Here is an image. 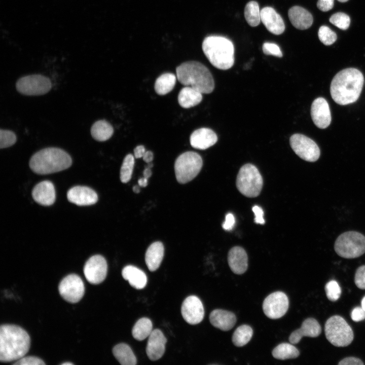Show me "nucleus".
I'll return each mask as SVG.
<instances>
[{
	"instance_id": "38",
	"label": "nucleus",
	"mask_w": 365,
	"mask_h": 365,
	"mask_svg": "<svg viewBox=\"0 0 365 365\" xmlns=\"http://www.w3.org/2000/svg\"><path fill=\"white\" fill-rule=\"evenodd\" d=\"M329 21L333 25L342 30L347 29L350 23L349 16L342 12L334 14L330 18Z\"/></svg>"
},
{
	"instance_id": "25",
	"label": "nucleus",
	"mask_w": 365,
	"mask_h": 365,
	"mask_svg": "<svg viewBox=\"0 0 365 365\" xmlns=\"http://www.w3.org/2000/svg\"><path fill=\"white\" fill-rule=\"evenodd\" d=\"M288 15L292 25L298 29H308L313 23V17L311 14L300 6H295L290 8Z\"/></svg>"
},
{
	"instance_id": "55",
	"label": "nucleus",
	"mask_w": 365,
	"mask_h": 365,
	"mask_svg": "<svg viewBox=\"0 0 365 365\" xmlns=\"http://www.w3.org/2000/svg\"><path fill=\"white\" fill-rule=\"evenodd\" d=\"M73 364L72 363H71L69 362H64V363H62L61 364H62V365H67V364L70 365V364Z\"/></svg>"
},
{
	"instance_id": "47",
	"label": "nucleus",
	"mask_w": 365,
	"mask_h": 365,
	"mask_svg": "<svg viewBox=\"0 0 365 365\" xmlns=\"http://www.w3.org/2000/svg\"><path fill=\"white\" fill-rule=\"evenodd\" d=\"M339 365H363L364 363L362 361L356 357H348L341 360L339 363Z\"/></svg>"
},
{
	"instance_id": "29",
	"label": "nucleus",
	"mask_w": 365,
	"mask_h": 365,
	"mask_svg": "<svg viewBox=\"0 0 365 365\" xmlns=\"http://www.w3.org/2000/svg\"><path fill=\"white\" fill-rule=\"evenodd\" d=\"M113 353L118 361L122 365H135L136 358L131 348L125 343H120L113 349Z\"/></svg>"
},
{
	"instance_id": "20",
	"label": "nucleus",
	"mask_w": 365,
	"mask_h": 365,
	"mask_svg": "<svg viewBox=\"0 0 365 365\" xmlns=\"http://www.w3.org/2000/svg\"><path fill=\"white\" fill-rule=\"evenodd\" d=\"M321 333V326L315 319L308 318L302 323L301 327L293 332L290 335L288 340L290 343H298L303 337L315 338Z\"/></svg>"
},
{
	"instance_id": "21",
	"label": "nucleus",
	"mask_w": 365,
	"mask_h": 365,
	"mask_svg": "<svg viewBox=\"0 0 365 365\" xmlns=\"http://www.w3.org/2000/svg\"><path fill=\"white\" fill-rule=\"evenodd\" d=\"M217 140L215 133L208 128L194 131L190 136V144L194 148L205 150L214 145Z\"/></svg>"
},
{
	"instance_id": "39",
	"label": "nucleus",
	"mask_w": 365,
	"mask_h": 365,
	"mask_svg": "<svg viewBox=\"0 0 365 365\" xmlns=\"http://www.w3.org/2000/svg\"><path fill=\"white\" fill-rule=\"evenodd\" d=\"M324 289L327 299L331 301L338 300L341 294V289L338 283L335 280H331L325 285Z\"/></svg>"
},
{
	"instance_id": "1",
	"label": "nucleus",
	"mask_w": 365,
	"mask_h": 365,
	"mask_svg": "<svg viewBox=\"0 0 365 365\" xmlns=\"http://www.w3.org/2000/svg\"><path fill=\"white\" fill-rule=\"evenodd\" d=\"M364 77L358 69L347 68L338 72L333 79L330 92L333 99L340 105L355 102L359 98Z\"/></svg>"
},
{
	"instance_id": "22",
	"label": "nucleus",
	"mask_w": 365,
	"mask_h": 365,
	"mask_svg": "<svg viewBox=\"0 0 365 365\" xmlns=\"http://www.w3.org/2000/svg\"><path fill=\"white\" fill-rule=\"evenodd\" d=\"M32 196L37 203L42 205L53 204L56 198L53 184L48 180L39 182L33 189Z\"/></svg>"
},
{
	"instance_id": "19",
	"label": "nucleus",
	"mask_w": 365,
	"mask_h": 365,
	"mask_svg": "<svg viewBox=\"0 0 365 365\" xmlns=\"http://www.w3.org/2000/svg\"><path fill=\"white\" fill-rule=\"evenodd\" d=\"M261 19L267 29L273 34L279 35L285 30L282 17L272 7H266L261 10Z\"/></svg>"
},
{
	"instance_id": "34",
	"label": "nucleus",
	"mask_w": 365,
	"mask_h": 365,
	"mask_svg": "<svg viewBox=\"0 0 365 365\" xmlns=\"http://www.w3.org/2000/svg\"><path fill=\"white\" fill-rule=\"evenodd\" d=\"M252 335L253 330L250 326L241 325L234 332L232 338V342L236 346L242 347L249 342Z\"/></svg>"
},
{
	"instance_id": "46",
	"label": "nucleus",
	"mask_w": 365,
	"mask_h": 365,
	"mask_svg": "<svg viewBox=\"0 0 365 365\" xmlns=\"http://www.w3.org/2000/svg\"><path fill=\"white\" fill-rule=\"evenodd\" d=\"M252 211L254 214V222L257 224L263 225L265 224V221L263 218L264 212L262 208L257 205L252 207Z\"/></svg>"
},
{
	"instance_id": "4",
	"label": "nucleus",
	"mask_w": 365,
	"mask_h": 365,
	"mask_svg": "<svg viewBox=\"0 0 365 365\" xmlns=\"http://www.w3.org/2000/svg\"><path fill=\"white\" fill-rule=\"evenodd\" d=\"M202 50L215 67L227 70L234 63V46L229 39L220 35H209L202 43Z\"/></svg>"
},
{
	"instance_id": "52",
	"label": "nucleus",
	"mask_w": 365,
	"mask_h": 365,
	"mask_svg": "<svg viewBox=\"0 0 365 365\" xmlns=\"http://www.w3.org/2000/svg\"><path fill=\"white\" fill-rule=\"evenodd\" d=\"M152 171L151 170V168L147 166L143 172V177L149 178L151 175H152Z\"/></svg>"
},
{
	"instance_id": "32",
	"label": "nucleus",
	"mask_w": 365,
	"mask_h": 365,
	"mask_svg": "<svg viewBox=\"0 0 365 365\" xmlns=\"http://www.w3.org/2000/svg\"><path fill=\"white\" fill-rule=\"evenodd\" d=\"M272 354L275 358L285 360L298 357L300 352L293 344L283 343L275 347Z\"/></svg>"
},
{
	"instance_id": "27",
	"label": "nucleus",
	"mask_w": 365,
	"mask_h": 365,
	"mask_svg": "<svg viewBox=\"0 0 365 365\" xmlns=\"http://www.w3.org/2000/svg\"><path fill=\"white\" fill-rule=\"evenodd\" d=\"M164 252V246L161 242H154L148 247L145 254V261L150 271L153 272L158 269L162 261Z\"/></svg>"
},
{
	"instance_id": "2",
	"label": "nucleus",
	"mask_w": 365,
	"mask_h": 365,
	"mask_svg": "<svg viewBox=\"0 0 365 365\" xmlns=\"http://www.w3.org/2000/svg\"><path fill=\"white\" fill-rule=\"evenodd\" d=\"M30 339L22 327L14 324H2L0 327V361H17L28 351Z\"/></svg>"
},
{
	"instance_id": "56",
	"label": "nucleus",
	"mask_w": 365,
	"mask_h": 365,
	"mask_svg": "<svg viewBox=\"0 0 365 365\" xmlns=\"http://www.w3.org/2000/svg\"><path fill=\"white\" fill-rule=\"evenodd\" d=\"M338 1L339 2H341V3H344V2H346L348 1V0H338Z\"/></svg>"
},
{
	"instance_id": "7",
	"label": "nucleus",
	"mask_w": 365,
	"mask_h": 365,
	"mask_svg": "<svg viewBox=\"0 0 365 365\" xmlns=\"http://www.w3.org/2000/svg\"><path fill=\"white\" fill-rule=\"evenodd\" d=\"M263 180L257 168L251 164H246L240 169L236 179L238 191L247 197L258 196L262 189Z\"/></svg>"
},
{
	"instance_id": "36",
	"label": "nucleus",
	"mask_w": 365,
	"mask_h": 365,
	"mask_svg": "<svg viewBox=\"0 0 365 365\" xmlns=\"http://www.w3.org/2000/svg\"><path fill=\"white\" fill-rule=\"evenodd\" d=\"M134 165L133 156L128 154L124 158L120 169V179L123 183L128 182L132 176Z\"/></svg>"
},
{
	"instance_id": "14",
	"label": "nucleus",
	"mask_w": 365,
	"mask_h": 365,
	"mask_svg": "<svg viewBox=\"0 0 365 365\" xmlns=\"http://www.w3.org/2000/svg\"><path fill=\"white\" fill-rule=\"evenodd\" d=\"M107 265L102 256L95 255L90 258L84 267V274L87 281L91 284L101 283L106 278Z\"/></svg>"
},
{
	"instance_id": "51",
	"label": "nucleus",
	"mask_w": 365,
	"mask_h": 365,
	"mask_svg": "<svg viewBox=\"0 0 365 365\" xmlns=\"http://www.w3.org/2000/svg\"><path fill=\"white\" fill-rule=\"evenodd\" d=\"M148 178L144 177L140 178L138 181V185L142 187H146L148 185Z\"/></svg>"
},
{
	"instance_id": "35",
	"label": "nucleus",
	"mask_w": 365,
	"mask_h": 365,
	"mask_svg": "<svg viewBox=\"0 0 365 365\" xmlns=\"http://www.w3.org/2000/svg\"><path fill=\"white\" fill-rule=\"evenodd\" d=\"M244 17L248 24L252 26H258L261 21V11L258 3L255 1H250L245 6Z\"/></svg>"
},
{
	"instance_id": "45",
	"label": "nucleus",
	"mask_w": 365,
	"mask_h": 365,
	"mask_svg": "<svg viewBox=\"0 0 365 365\" xmlns=\"http://www.w3.org/2000/svg\"><path fill=\"white\" fill-rule=\"evenodd\" d=\"M334 0H318L317 3V8L322 12H327L334 7Z\"/></svg>"
},
{
	"instance_id": "41",
	"label": "nucleus",
	"mask_w": 365,
	"mask_h": 365,
	"mask_svg": "<svg viewBox=\"0 0 365 365\" xmlns=\"http://www.w3.org/2000/svg\"><path fill=\"white\" fill-rule=\"evenodd\" d=\"M262 49L264 53L267 55H273L278 57H282V53L279 47L276 44L265 42L263 44Z\"/></svg>"
},
{
	"instance_id": "10",
	"label": "nucleus",
	"mask_w": 365,
	"mask_h": 365,
	"mask_svg": "<svg viewBox=\"0 0 365 365\" xmlns=\"http://www.w3.org/2000/svg\"><path fill=\"white\" fill-rule=\"evenodd\" d=\"M17 91L25 95H40L48 92L51 87L50 80L41 75L23 77L17 82Z\"/></svg>"
},
{
	"instance_id": "42",
	"label": "nucleus",
	"mask_w": 365,
	"mask_h": 365,
	"mask_svg": "<svg viewBox=\"0 0 365 365\" xmlns=\"http://www.w3.org/2000/svg\"><path fill=\"white\" fill-rule=\"evenodd\" d=\"M354 282L356 286L361 289H365V265H362L356 270Z\"/></svg>"
},
{
	"instance_id": "17",
	"label": "nucleus",
	"mask_w": 365,
	"mask_h": 365,
	"mask_svg": "<svg viewBox=\"0 0 365 365\" xmlns=\"http://www.w3.org/2000/svg\"><path fill=\"white\" fill-rule=\"evenodd\" d=\"M167 339L159 329L153 330L149 336L146 353L150 359L153 361L160 359L164 354Z\"/></svg>"
},
{
	"instance_id": "13",
	"label": "nucleus",
	"mask_w": 365,
	"mask_h": 365,
	"mask_svg": "<svg viewBox=\"0 0 365 365\" xmlns=\"http://www.w3.org/2000/svg\"><path fill=\"white\" fill-rule=\"evenodd\" d=\"M289 306L288 299L282 291H275L268 295L264 300L263 310L269 318L278 319L287 312Z\"/></svg>"
},
{
	"instance_id": "26",
	"label": "nucleus",
	"mask_w": 365,
	"mask_h": 365,
	"mask_svg": "<svg viewBox=\"0 0 365 365\" xmlns=\"http://www.w3.org/2000/svg\"><path fill=\"white\" fill-rule=\"evenodd\" d=\"M122 275L123 278L136 289H142L147 285L146 274L143 271L134 266H125L122 270Z\"/></svg>"
},
{
	"instance_id": "37",
	"label": "nucleus",
	"mask_w": 365,
	"mask_h": 365,
	"mask_svg": "<svg viewBox=\"0 0 365 365\" xmlns=\"http://www.w3.org/2000/svg\"><path fill=\"white\" fill-rule=\"evenodd\" d=\"M318 35L320 42L326 46L332 45L337 39L336 33L325 25L320 27Z\"/></svg>"
},
{
	"instance_id": "12",
	"label": "nucleus",
	"mask_w": 365,
	"mask_h": 365,
	"mask_svg": "<svg viewBox=\"0 0 365 365\" xmlns=\"http://www.w3.org/2000/svg\"><path fill=\"white\" fill-rule=\"evenodd\" d=\"M61 296L66 301L75 303L83 297L85 293L84 282L80 277L71 274L63 278L58 286Z\"/></svg>"
},
{
	"instance_id": "18",
	"label": "nucleus",
	"mask_w": 365,
	"mask_h": 365,
	"mask_svg": "<svg viewBox=\"0 0 365 365\" xmlns=\"http://www.w3.org/2000/svg\"><path fill=\"white\" fill-rule=\"evenodd\" d=\"M68 200L79 206L90 205L98 200L96 193L92 189L84 186H76L70 189L67 193Z\"/></svg>"
},
{
	"instance_id": "40",
	"label": "nucleus",
	"mask_w": 365,
	"mask_h": 365,
	"mask_svg": "<svg viewBox=\"0 0 365 365\" xmlns=\"http://www.w3.org/2000/svg\"><path fill=\"white\" fill-rule=\"evenodd\" d=\"M15 134L12 131L0 130V148L4 149L13 145L16 141Z\"/></svg>"
},
{
	"instance_id": "6",
	"label": "nucleus",
	"mask_w": 365,
	"mask_h": 365,
	"mask_svg": "<svg viewBox=\"0 0 365 365\" xmlns=\"http://www.w3.org/2000/svg\"><path fill=\"white\" fill-rule=\"evenodd\" d=\"M324 332L327 340L336 347H346L354 338L353 331L341 316L334 315L325 322Z\"/></svg>"
},
{
	"instance_id": "23",
	"label": "nucleus",
	"mask_w": 365,
	"mask_h": 365,
	"mask_svg": "<svg viewBox=\"0 0 365 365\" xmlns=\"http://www.w3.org/2000/svg\"><path fill=\"white\" fill-rule=\"evenodd\" d=\"M228 262L231 270L236 274L245 272L248 267V257L245 250L240 246L232 247L228 254Z\"/></svg>"
},
{
	"instance_id": "44",
	"label": "nucleus",
	"mask_w": 365,
	"mask_h": 365,
	"mask_svg": "<svg viewBox=\"0 0 365 365\" xmlns=\"http://www.w3.org/2000/svg\"><path fill=\"white\" fill-rule=\"evenodd\" d=\"M351 319L355 322L365 319V310L361 307L354 308L351 313Z\"/></svg>"
},
{
	"instance_id": "8",
	"label": "nucleus",
	"mask_w": 365,
	"mask_h": 365,
	"mask_svg": "<svg viewBox=\"0 0 365 365\" xmlns=\"http://www.w3.org/2000/svg\"><path fill=\"white\" fill-rule=\"evenodd\" d=\"M336 252L341 257L353 259L365 253V236L355 231H348L341 234L334 246Z\"/></svg>"
},
{
	"instance_id": "24",
	"label": "nucleus",
	"mask_w": 365,
	"mask_h": 365,
	"mask_svg": "<svg viewBox=\"0 0 365 365\" xmlns=\"http://www.w3.org/2000/svg\"><path fill=\"white\" fill-rule=\"evenodd\" d=\"M209 321L214 327L227 331L233 327L236 322V317L232 312L215 309L210 313Z\"/></svg>"
},
{
	"instance_id": "3",
	"label": "nucleus",
	"mask_w": 365,
	"mask_h": 365,
	"mask_svg": "<svg viewBox=\"0 0 365 365\" xmlns=\"http://www.w3.org/2000/svg\"><path fill=\"white\" fill-rule=\"evenodd\" d=\"M178 81L186 86L191 87L202 94L212 92L214 82L209 70L201 63L190 61L184 62L176 68Z\"/></svg>"
},
{
	"instance_id": "11",
	"label": "nucleus",
	"mask_w": 365,
	"mask_h": 365,
	"mask_svg": "<svg viewBox=\"0 0 365 365\" xmlns=\"http://www.w3.org/2000/svg\"><path fill=\"white\" fill-rule=\"evenodd\" d=\"M289 143L294 152L301 159L308 162H315L319 158L320 149L311 139L301 134L291 136Z\"/></svg>"
},
{
	"instance_id": "31",
	"label": "nucleus",
	"mask_w": 365,
	"mask_h": 365,
	"mask_svg": "<svg viewBox=\"0 0 365 365\" xmlns=\"http://www.w3.org/2000/svg\"><path fill=\"white\" fill-rule=\"evenodd\" d=\"M176 77L172 73H164L160 76L156 80L155 90L160 95H165L170 92L174 88L176 83Z\"/></svg>"
},
{
	"instance_id": "5",
	"label": "nucleus",
	"mask_w": 365,
	"mask_h": 365,
	"mask_svg": "<svg viewBox=\"0 0 365 365\" xmlns=\"http://www.w3.org/2000/svg\"><path fill=\"white\" fill-rule=\"evenodd\" d=\"M72 164L70 156L57 148H47L35 153L30 158L29 166L36 173L47 174L69 168Z\"/></svg>"
},
{
	"instance_id": "9",
	"label": "nucleus",
	"mask_w": 365,
	"mask_h": 365,
	"mask_svg": "<svg viewBox=\"0 0 365 365\" xmlns=\"http://www.w3.org/2000/svg\"><path fill=\"white\" fill-rule=\"evenodd\" d=\"M203 165L201 157L198 153L189 151L179 155L174 164L176 179L186 184L194 178L200 171Z\"/></svg>"
},
{
	"instance_id": "15",
	"label": "nucleus",
	"mask_w": 365,
	"mask_h": 365,
	"mask_svg": "<svg viewBox=\"0 0 365 365\" xmlns=\"http://www.w3.org/2000/svg\"><path fill=\"white\" fill-rule=\"evenodd\" d=\"M181 313L185 320L190 324H197L202 321L204 316L203 304L196 296H190L182 303Z\"/></svg>"
},
{
	"instance_id": "16",
	"label": "nucleus",
	"mask_w": 365,
	"mask_h": 365,
	"mask_svg": "<svg viewBox=\"0 0 365 365\" xmlns=\"http://www.w3.org/2000/svg\"><path fill=\"white\" fill-rule=\"evenodd\" d=\"M311 116L314 124L319 128L327 127L332 120L331 112L326 100L322 97H318L312 102Z\"/></svg>"
},
{
	"instance_id": "33",
	"label": "nucleus",
	"mask_w": 365,
	"mask_h": 365,
	"mask_svg": "<svg viewBox=\"0 0 365 365\" xmlns=\"http://www.w3.org/2000/svg\"><path fill=\"white\" fill-rule=\"evenodd\" d=\"M151 320L147 317H142L137 321L133 327L132 334L134 339L142 341L149 337L153 331Z\"/></svg>"
},
{
	"instance_id": "48",
	"label": "nucleus",
	"mask_w": 365,
	"mask_h": 365,
	"mask_svg": "<svg viewBox=\"0 0 365 365\" xmlns=\"http://www.w3.org/2000/svg\"><path fill=\"white\" fill-rule=\"evenodd\" d=\"M225 221L223 224V228L225 230H231L235 224V218L232 213H228L226 216Z\"/></svg>"
},
{
	"instance_id": "30",
	"label": "nucleus",
	"mask_w": 365,
	"mask_h": 365,
	"mask_svg": "<svg viewBox=\"0 0 365 365\" xmlns=\"http://www.w3.org/2000/svg\"><path fill=\"white\" fill-rule=\"evenodd\" d=\"M114 129L112 125L104 120L95 122L91 127V134L98 141H104L113 135Z\"/></svg>"
},
{
	"instance_id": "43",
	"label": "nucleus",
	"mask_w": 365,
	"mask_h": 365,
	"mask_svg": "<svg viewBox=\"0 0 365 365\" xmlns=\"http://www.w3.org/2000/svg\"><path fill=\"white\" fill-rule=\"evenodd\" d=\"M13 364L16 365H43L45 364L43 360L37 357L29 356L23 357L15 361Z\"/></svg>"
},
{
	"instance_id": "53",
	"label": "nucleus",
	"mask_w": 365,
	"mask_h": 365,
	"mask_svg": "<svg viewBox=\"0 0 365 365\" xmlns=\"http://www.w3.org/2000/svg\"><path fill=\"white\" fill-rule=\"evenodd\" d=\"M133 191L135 193H139L140 192V186L139 185L133 186Z\"/></svg>"
},
{
	"instance_id": "50",
	"label": "nucleus",
	"mask_w": 365,
	"mask_h": 365,
	"mask_svg": "<svg viewBox=\"0 0 365 365\" xmlns=\"http://www.w3.org/2000/svg\"><path fill=\"white\" fill-rule=\"evenodd\" d=\"M153 157L154 156L153 153L151 151H147L145 152L142 158L144 161L147 163H149L152 161Z\"/></svg>"
},
{
	"instance_id": "49",
	"label": "nucleus",
	"mask_w": 365,
	"mask_h": 365,
	"mask_svg": "<svg viewBox=\"0 0 365 365\" xmlns=\"http://www.w3.org/2000/svg\"><path fill=\"white\" fill-rule=\"evenodd\" d=\"M145 152L146 151L143 145H138L134 150V157L136 158H142Z\"/></svg>"
},
{
	"instance_id": "54",
	"label": "nucleus",
	"mask_w": 365,
	"mask_h": 365,
	"mask_svg": "<svg viewBox=\"0 0 365 365\" xmlns=\"http://www.w3.org/2000/svg\"><path fill=\"white\" fill-rule=\"evenodd\" d=\"M361 307L365 310V296L361 300Z\"/></svg>"
},
{
	"instance_id": "28",
	"label": "nucleus",
	"mask_w": 365,
	"mask_h": 365,
	"mask_svg": "<svg viewBox=\"0 0 365 365\" xmlns=\"http://www.w3.org/2000/svg\"><path fill=\"white\" fill-rule=\"evenodd\" d=\"M202 93L197 90L186 86L180 91L178 95L179 105L186 108H190L198 104L202 100Z\"/></svg>"
}]
</instances>
